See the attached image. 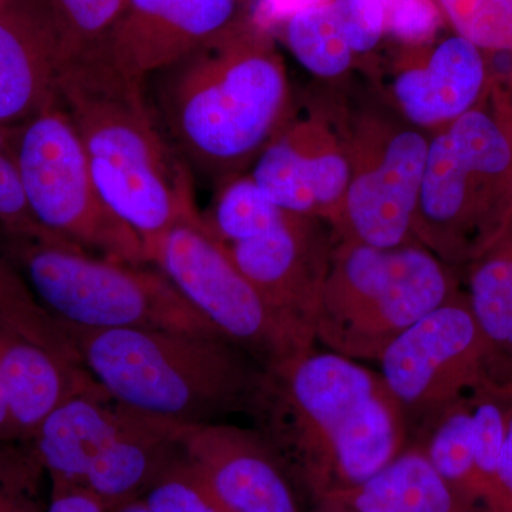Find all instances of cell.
Segmentation results:
<instances>
[{
    "mask_svg": "<svg viewBox=\"0 0 512 512\" xmlns=\"http://www.w3.org/2000/svg\"><path fill=\"white\" fill-rule=\"evenodd\" d=\"M490 87L487 53L453 35L403 47L382 99L414 127L433 134L483 104Z\"/></svg>",
    "mask_w": 512,
    "mask_h": 512,
    "instance_id": "cell-16",
    "label": "cell"
},
{
    "mask_svg": "<svg viewBox=\"0 0 512 512\" xmlns=\"http://www.w3.org/2000/svg\"><path fill=\"white\" fill-rule=\"evenodd\" d=\"M278 207L333 227L348 192L350 164L340 100L293 116L249 170Z\"/></svg>",
    "mask_w": 512,
    "mask_h": 512,
    "instance_id": "cell-13",
    "label": "cell"
},
{
    "mask_svg": "<svg viewBox=\"0 0 512 512\" xmlns=\"http://www.w3.org/2000/svg\"><path fill=\"white\" fill-rule=\"evenodd\" d=\"M153 77L165 136L215 184L248 173L295 114L271 30L252 15Z\"/></svg>",
    "mask_w": 512,
    "mask_h": 512,
    "instance_id": "cell-2",
    "label": "cell"
},
{
    "mask_svg": "<svg viewBox=\"0 0 512 512\" xmlns=\"http://www.w3.org/2000/svg\"><path fill=\"white\" fill-rule=\"evenodd\" d=\"M380 375L410 423L421 427L487 382L485 346L467 293L424 316L380 356Z\"/></svg>",
    "mask_w": 512,
    "mask_h": 512,
    "instance_id": "cell-12",
    "label": "cell"
},
{
    "mask_svg": "<svg viewBox=\"0 0 512 512\" xmlns=\"http://www.w3.org/2000/svg\"><path fill=\"white\" fill-rule=\"evenodd\" d=\"M141 500L154 512H228L188 466L180 450L147 488Z\"/></svg>",
    "mask_w": 512,
    "mask_h": 512,
    "instance_id": "cell-29",
    "label": "cell"
},
{
    "mask_svg": "<svg viewBox=\"0 0 512 512\" xmlns=\"http://www.w3.org/2000/svg\"><path fill=\"white\" fill-rule=\"evenodd\" d=\"M512 224V117L487 99L430 136L414 237L441 262L473 264Z\"/></svg>",
    "mask_w": 512,
    "mask_h": 512,
    "instance_id": "cell-5",
    "label": "cell"
},
{
    "mask_svg": "<svg viewBox=\"0 0 512 512\" xmlns=\"http://www.w3.org/2000/svg\"><path fill=\"white\" fill-rule=\"evenodd\" d=\"M333 242L326 222L288 212L265 234L225 245L239 272L305 350L315 346Z\"/></svg>",
    "mask_w": 512,
    "mask_h": 512,
    "instance_id": "cell-14",
    "label": "cell"
},
{
    "mask_svg": "<svg viewBox=\"0 0 512 512\" xmlns=\"http://www.w3.org/2000/svg\"><path fill=\"white\" fill-rule=\"evenodd\" d=\"M460 292L453 268L419 242L380 249L335 239L316 342L356 362H379L394 340Z\"/></svg>",
    "mask_w": 512,
    "mask_h": 512,
    "instance_id": "cell-7",
    "label": "cell"
},
{
    "mask_svg": "<svg viewBox=\"0 0 512 512\" xmlns=\"http://www.w3.org/2000/svg\"><path fill=\"white\" fill-rule=\"evenodd\" d=\"M13 150L40 227L101 258L147 265L141 238L101 198L82 141L59 100L13 127Z\"/></svg>",
    "mask_w": 512,
    "mask_h": 512,
    "instance_id": "cell-10",
    "label": "cell"
},
{
    "mask_svg": "<svg viewBox=\"0 0 512 512\" xmlns=\"http://www.w3.org/2000/svg\"><path fill=\"white\" fill-rule=\"evenodd\" d=\"M473 409L474 464L480 500L490 512H512L510 501L501 488L503 454L508 417L512 406V386L484 382L470 393Z\"/></svg>",
    "mask_w": 512,
    "mask_h": 512,
    "instance_id": "cell-22",
    "label": "cell"
},
{
    "mask_svg": "<svg viewBox=\"0 0 512 512\" xmlns=\"http://www.w3.org/2000/svg\"><path fill=\"white\" fill-rule=\"evenodd\" d=\"M111 512H154L141 498L138 500L130 501V503L120 505L119 508Z\"/></svg>",
    "mask_w": 512,
    "mask_h": 512,
    "instance_id": "cell-37",
    "label": "cell"
},
{
    "mask_svg": "<svg viewBox=\"0 0 512 512\" xmlns=\"http://www.w3.org/2000/svg\"><path fill=\"white\" fill-rule=\"evenodd\" d=\"M64 63L49 0H0V126L18 127L55 104Z\"/></svg>",
    "mask_w": 512,
    "mask_h": 512,
    "instance_id": "cell-18",
    "label": "cell"
},
{
    "mask_svg": "<svg viewBox=\"0 0 512 512\" xmlns=\"http://www.w3.org/2000/svg\"><path fill=\"white\" fill-rule=\"evenodd\" d=\"M247 414L276 457L316 487L338 485L339 493L376 476L409 436L380 372L330 350L265 367Z\"/></svg>",
    "mask_w": 512,
    "mask_h": 512,
    "instance_id": "cell-1",
    "label": "cell"
},
{
    "mask_svg": "<svg viewBox=\"0 0 512 512\" xmlns=\"http://www.w3.org/2000/svg\"><path fill=\"white\" fill-rule=\"evenodd\" d=\"M342 120L350 178L342 212L330 228L333 239L380 249L414 244L431 134L382 97L357 106L342 103Z\"/></svg>",
    "mask_w": 512,
    "mask_h": 512,
    "instance_id": "cell-9",
    "label": "cell"
},
{
    "mask_svg": "<svg viewBox=\"0 0 512 512\" xmlns=\"http://www.w3.org/2000/svg\"><path fill=\"white\" fill-rule=\"evenodd\" d=\"M147 265L262 367L306 352L232 262L198 214L144 242Z\"/></svg>",
    "mask_w": 512,
    "mask_h": 512,
    "instance_id": "cell-11",
    "label": "cell"
},
{
    "mask_svg": "<svg viewBox=\"0 0 512 512\" xmlns=\"http://www.w3.org/2000/svg\"><path fill=\"white\" fill-rule=\"evenodd\" d=\"M0 377L19 440L37 430L67 400L107 393L82 363L70 362L0 322Z\"/></svg>",
    "mask_w": 512,
    "mask_h": 512,
    "instance_id": "cell-19",
    "label": "cell"
},
{
    "mask_svg": "<svg viewBox=\"0 0 512 512\" xmlns=\"http://www.w3.org/2000/svg\"><path fill=\"white\" fill-rule=\"evenodd\" d=\"M0 441H22L16 433L15 424L10 416L8 399H6L5 387L0 377Z\"/></svg>",
    "mask_w": 512,
    "mask_h": 512,
    "instance_id": "cell-36",
    "label": "cell"
},
{
    "mask_svg": "<svg viewBox=\"0 0 512 512\" xmlns=\"http://www.w3.org/2000/svg\"><path fill=\"white\" fill-rule=\"evenodd\" d=\"M330 2V0H329ZM328 3L296 10L284 20V36L295 59L318 79L342 80L357 62Z\"/></svg>",
    "mask_w": 512,
    "mask_h": 512,
    "instance_id": "cell-25",
    "label": "cell"
},
{
    "mask_svg": "<svg viewBox=\"0 0 512 512\" xmlns=\"http://www.w3.org/2000/svg\"><path fill=\"white\" fill-rule=\"evenodd\" d=\"M501 488L512 507V406L505 433L503 454H501L500 471H498Z\"/></svg>",
    "mask_w": 512,
    "mask_h": 512,
    "instance_id": "cell-35",
    "label": "cell"
},
{
    "mask_svg": "<svg viewBox=\"0 0 512 512\" xmlns=\"http://www.w3.org/2000/svg\"><path fill=\"white\" fill-rule=\"evenodd\" d=\"M59 101L101 198L143 244L200 214L190 168L158 124L144 83L121 74L103 50L64 63Z\"/></svg>",
    "mask_w": 512,
    "mask_h": 512,
    "instance_id": "cell-3",
    "label": "cell"
},
{
    "mask_svg": "<svg viewBox=\"0 0 512 512\" xmlns=\"http://www.w3.org/2000/svg\"><path fill=\"white\" fill-rule=\"evenodd\" d=\"M444 22L485 53L512 52V0H434Z\"/></svg>",
    "mask_w": 512,
    "mask_h": 512,
    "instance_id": "cell-26",
    "label": "cell"
},
{
    "mask_svg": "<svg viewBox=\"0 0 512 512\" xmlns=\"http://www.w3.org/2000/svg\"><path fill=\"white\" fill-rule=\"evenodd\" d=\"M353 512H474L431 466L423 448H404L383 470L352 490L332 495Z\"/></svg>",
    "mask_w": 512,
    "mask_h": 512,
    "instance_id": "cell-20",
    "label": "cell"
},
{
    "mask_svg": "<svg viewBox=\"0 0 512 512\" xmlns=\"http://www.w3.org/2000/svg\"><path fill=\"white\" fill-rule=\"evenodd\" d=\"M466 269L468 303L484 340L487 382L512 386V224Z\"/></svg>",
    "mask_w": 512,
    "mask_h": 512,
    "instance_id": "cell-21",
    "label": "cell"
},
{
    "mask_svg": "<svg viewBox=\"0 0 512 512\" xmlns=\"http://www.w3.org/2000/svg\"><path fill=\"white\" fill-rule=\"evenodd\" d=\"M511 77H512V70H511Z\"/></svg>",
    "mask_w": 512,
    "mask_h": 512,
    "instance_id": "cell-38",
    "label": "cell"
},
{
    "mask_svg": "<svg viewBox=\"0 0 512 512\" xmlns=\"http://www.w3.org/2000/svg\"><path fill=\"white\" fill-rule=\"evenodd\" d=\"M386 36L402 47H421L434 42L444 19L434 0H382Z\"/></svg>",
    "mask_w": 512,
    "mask_h": 512,
    "instance_id": "cell-33",
    "label": "cell"
},
{
    "mask_svg": "<svg viewBox=\"0 0 512 512\" xmlns=\"http://www.w3.org/2000/svg\"><path fill=\"white\" fill-rule=\"evenodd\" d=\"M0 322L36 343L57 333L55 318L37 302L18 269L0 251Z\"/></svg>",
    "mask_w": 512,
    "mask_h": 512,
    "instance_id": "cell-30",
    "label": "cell"
},
{
    "mask_svg": "<svg viewBox=\"0 0 512 512\" xmlns=\"http://www.w3.org/2000/svg\"><path fill=\"white\" fill-rule=\"evenodd\" d=\"M178 427L109 393L82 394L50 414L32 443L50 488H79L113 511L143 497L177 456Z\"/></svg>",
    "mask_w": 512,
    "mask_h": 512,
    "instance_id": "cell-8",
    "label": "cell"
},
{
    "mask_svg": "<svg viewBox=\"0 0 512 512\" xmlns=\"http://www.w3.org/2000/svg\"><path fill=\"white\" fill-rule=\"evenodd\" d=\"M0 235L63 241L40 227L29 210L13 150V128L0 126Z\"/></svg>",
    "mask_w": 512,
    "mask_h": 512,
    "instance_id": "cell-31",
    "label": "cell"
},
{
    "mask_svg": "<svg viewBox=\"0 0 512 512\" xmlns=\"http://www.w3.org/2000/svg\"><path fill=\"white\" fill-rule=\"evenodd\" d=\"M286 215L288 212L265 194L248 171L218 183L210 211L202 217L212 234L229 245L265 234Z\"/></svg>",
    "mask_w": 512,
    "mask_h": 512,
    "instance_id": "cell-24",
    "label": "cell"
},
{
    "mask_svg": "<svg viewBox=\"0 0 512 512\" xmlns=\"http://www.w3.org/2000/svg\"><path fill=\"white\" fill-rule=\"evenodd\" d=\"M177 446L228 512H299L278 457L255 429L220 421L180 426Z\"/></svg>",
    "mask_w": 512,
    "mask_h": 512,
    "instance_id": "cell-17",
    "label": "cell"
},
{
    "mask_svg": "<svg viewBox=\"0 0 512 512\" xmlns=\"http://www.w3.org/2000/svg\"><path fill=\"white\" fill-rule=\"evenodd\" d=\"M47 512H111L99 498L79 488H50Z\"/></svg>",
    "mask_w": 512,
    "mask_h": 512,
    "instance_id": "cell-34",
    "label": "cell"
},
{
    "mask_svg": "<svg viewBox=\"0 0 512 512\" xmlns=\"http://www.w3.org/2000/svg\"><path fill=\"white\" fill-rule=\"evenodd\" d=\"M2 238L3 254L62 325L224 336L156 268L111 261L66 241Z\"/></svg>",
    "mask_w": 512,
    "mask_h": 512,
    "instance_id": "cell-6",
    "label": "cell"
},
{
    "mask_svg": "<svg viewBox=\"0 0 512 512\" xmlns=\"http://www.w3.org/2000/svg\"><path fill=\"white\" fill-rule=\"evenodd\" d=\"M431 466L471 503L480 500L474 464L473 409L470 394L450 404L420 429Z\"/></svg>",
    "mask_w": 512,
    "mask_h": 512,
    "instance_id": "cell-23",
    "label": "cell"
},
{
    "mask_svg": "<svg viewBox=\"0 0 512 512\" xmlns=\"http://www.w3.org/2000/svg\"><path fill=\"white\" fill-rule=\"evenodd\" d=\"M63 326L111 399L177 426L248 413L264 373L224 336Z\"/></svg>",
    "mask_w": 512,
    "mask_h": 512,
    "instance_id": "cell-4",
    "label": "cell"
},
{
    "mask_svg": "<svg viewBox=\"0 0 512 512\" xmlns=\"http://www.w3.org/2000/svg\"><path fill=\"white\" fill-rule=\"evenodd\" d=\"M248 16L245 0H127L101 50L121 74L146 83Z\"/></svg>",
    "mask_w": 512,
    "mask_h": 512,
    "instance_id": "cell-15",
    "label": "cell"
},
{
    "mask_svg": "<svg viewBox=\"0 0 512 512\" xmlns=\"http://www.w3.org/2000/svg\"><path fill=\"white\" fill-rule=\"evenodd\" d=\"M63 37L64 57L99 50L123 13L127 0H49Z\"/></svg>",
    "mask_w": 512,
    "mask_h": 512,
    "instance_id": "cell-28",
    "label": "cell"
},
{
    "mask_svg": "<svg viewBox=\"0 0 512 512\" xmlns=\"http://www.w3.org/2000/svg\"><path fill=\"white\" fill-rule=\"evenodd\" d=\"M46 480L32 441H0V512H47Z\"/></svg>",
    "mask_w": 512,
    "mask_h": 512,
    "instance_id": "cell-27",
    "label": "cell"
},
{
    "mask_svg": "<svg viewBox=\"0 0 512 512\" xmlns=\"http://www.w3.org/2000/svg\"><path fill=\"white\" fill-rule=\"evenodd\" d=\"M329 6L357 62L373 56L386 36L382 0H330Z\"/></svg>",
    "mask_w": 512,
    "mask_h": 512,
    "instance_id": "cell-32",
    "label": "cell"
}]
</instances>
